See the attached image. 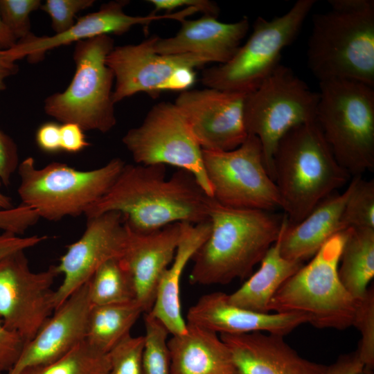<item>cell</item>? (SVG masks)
Segmentation results:
<instances>
[{
	"label": "cell",
	"mask_w": 374,
	"mask_h": 374,
	"mask_svg": "<svg viewBox=\"0 0 374 374\" xmlns=\"http://www.w3.org/2000/svg\"><path fill=\"white\" fill-rule=\"evenodd\" d=\"M122 142L136 164L170 165L186 170L213 198L203 150L175 103L161 102L154 105L141 125L127 132Z\"/></svg>",
	"instance_id": "8fae6325"
},
{
	"label": "cell",
	"mask_w": 374,
	"mask_h": 374,
	"mask_svg": "<svg viewBox=\"0 0 374 374\" xmlns=\"http://www.w3.org/2000/svg\"><path fill=\"white\" fill-rule=\"evenodd\" d=\"M344 232L338 274L345 288L358 300L374 277V229L350 227Z\"/></svg>",
	"instance_id": "4316f807"
},
{
	"label": "cell",
	"mask_w": 374,
	"mask_h": 374,
	"mask_svg": "<svg viewBox=\"0 0 374 374\" xmlns=\"http://www.w3.org/2000/svg\"><path fill=\"white\" fill-rule=\"evenodd\" d=\"M35 142L44 152L55 154L60 152V125L53 121L42 124L36 131Z\"/></svg>",
	"instance_id": "7bdbcfd3"
},
{
	"label": "cell",
	"mask_w": 374,
	"mask_h": 374,
	"mask_svg": "<svg viewBox=\"0 0 374 374\" xmlns=\"http://www.w3.org/2000/svg\"><path fill=\"white\" fill-rule=\"evenodd\" d=\"M280 235L262 259L259 269L240 288L228 294L230 303L256 312H269V303L275 293L303 265L281 255Z\"/></svg>",
	"instance_id": "484cf974"
},
{
	"label": "cell",
	"mask_w": 374,
	"mask_h": 374,
	"mask_svg": "<svg viewBox=\"0 0 374 374\" xmlns=\"http://www.w3.org/2000/svg\"><path fill=\"white\" fill-rule=\"evenodd\" d=\"M114 48L113 38L107 35L76 42L73 77L64 91L44 100L46 114L62 123H76L84 131L109 132L116 118L114 75L106 58Z\"/></svg>",
	"instance_id": "52a82bcc"
},
{
	"label": "cell",
	"mask_w": 374,
	"mask_h": 374,
	"mask_svg": "<svg viewBox=\"0 0 374 374\" xmlns=\"http://www.w3.org/2000/svg\"><path fill=\"white\" fill-rule=\"evenodd\" d=\"M41 6L39 0H0V17L17 41L31 33L30 15Z\"/></svg>",
	"instance_id": "e575fe53"
},
{
	"label": "cell",
	"mask_w": 374,
	"mask_h": 374,
	"mask_svg": "<svg viewBox=\"0 0 374 374\" xmlns=\"http://www.w3.org/2000/svg\"><path fill=\"white\" fill-rule=\"evenodd\" d=\"M154 10L152 12L157 14L159 11H166L170 13L172 11L188 7H196L200 10L204 15L217 17L220 9L217 4L208 0H149Z\"/></svg>",
	"instance_id": "ab89813d"
},
{
	"label": "cell",
	"mask_w": 374,
	"mask_h": 374,
	"mask_svg": "<svg viewBox=\"0 0 374 374\" xmlns=\"http://www.w3.org/2000/svg\"><path fill=\"white\" fill-rule=\"evenodd\" d=\"M127 227V242L121 258L132 277L135 300L146 313L152 308L162 274L174 258L183 222L150 233L135 232Z\"/></svg>",
	"instance_id": "d6986e66"
},
{
	"label": "cell",
	"mask_w": 374,
	"mask_h": 374,
	"mask_svg": "<svg viewBox=\"0 0 374 374\" xmlns=\"http://www.w3.org/2000/svg\"><path fill=\"white\" fill-rule=\"evenodd\" d=\"M203 163L213 199L219 204L268 211L281 208L277 186L267 172L256 136L248 135L232 150H203Z\"/></svg>",
	"instance_id": "7c38bea8"
},
{
	"label": "cell",
	"mask_w": 374,
	"mask_h": 374,
	"mask_svg": "<svg viewBox=\"0 0 374 374\" xmlns=\"http://www.w3.org/2000/svg\"><path fill=\"white\" fill-rule=\"evenodd\" d=\"M125 164L121 159L113 158L89 170L60 162L39 168L34 159L28 157L17 168L20 178L17 193L21 204L33 210L39 219L59 221L84 215L109 190Z\"/></svg>",
	"instance_id": "8992f818"
},
{
	"label": "cell",
	"mask_w": 374,
	"mask_h": 374,
	"mask_svg": "<svg viewBox=\"0 0 374 374\" xmlns=\"http://www.w3.org/2000/svg\"><path fill=\"white\" fill-rule=\"evenodd\" d=\"M59 275L55 266L35 272L24 251L0 260V319L25 344L32 339L55 311L51 287Z\"/></svg>",
	"instance_id": "5bb4252c"
},
{
	"label": "cell",
	"mask_w": 374,
	"mask_h": 374,
	"mask_svg": "<svg viewBox=\"0 0 374 374\" xmlns=\"http://www.w3.org/2000/svg\"><path fill=\"white\" fill-rule=\"evenodd\" d=\"M353 187L340 221L341 232L350 227L374 229V181L353 177Z\"/></svg>",
	"instance_id": "1f68e13d"
},
{
	"label": "cell",
	"mask_w": 374,
	"mask_h": 374,
	"mask_svg": "<svg viewBox=\"0 0 374 374\" xmlns=\"http://www.w3.org/2000/svg\"><path fill=\"white\" fill-rule=\"evenodd\" d=\"M94 2L93 0H46L40 8L49 15L55 34H60L75 24V17L79 12L92 6Z\"/></svg>",
	"instance_id": "d590c367"
},
{
	"label": "cell",
	"mask_w": 374,
	"mask_h": 374,
	"mask_svg": "<svg viewBox=\"0 0 374 374\" xmlns=\"http://www.w3.org/2000/svg\"><path fill=\"white\" fill-rule=\"evenodd\" d=\"M127 238L123 215L116 211L87 218L81 237L68 245L58 265H55L63 280L55 290V310L73 292L85 285L96 271L109 260L121 258Z\"/></svg>",
	"instance_id": "2e32d148"
},
{
	"label": "cell",
	"mask_w": 374,
	"mask_h": 374,
	"mask_svg": "<svg viewBox=\"0 0 374 374\" xmlns=\"http://www.w3.org/2000/svg\"><path fill=\"white\" fill-rule=\"evenodd\" d=\"M374 87L348 80L319 82L316 121L350 175L374 170Z\"/></svg>",
	"instance_id": "5b68a950"
},
{
	"label": "cell",
	"mask_w": 374,
	"mask_h": 374,
	"mask_svg": "<svg viewBox=\"0 0 374 374\" xmlns=\"http://www.w3.org/2000/svg\"><path fill=\"white\" fill-rule=\"evenodd\" d=\"M25 341L0 319V373L8 372L17 361Z\"/></svg>",
	"instance_id": "74e56055"
},
{
	"label": "cell",
	"mask_w": 374,
	"mask_h": 374,
	"mask_svg": "<svg viewBox=\"0 0 374 374\" xmlns=\"http://www.w3.org/2000/svg\"><path fill=\"white\" fill-rule=\"evenodd\" d=\"M168 346L171 374H240L227 346L209 330L187 323Z\"/></svg>",
	"instance_id": "d4e9b609"
},
{
	"label": "cell",
	"mask_w": 374,
	"mask_h": 374,
	"mask_svg": "<svg viewBox=\"0 0 374 374\" xmlns=\"http://www.w3.org/2000/svg\"><path fill=\"white\" fill-rule=\"evenodd\" d=\"M210 231L209 220L197 224L183 222L182 235L174 258L160 278L149 312L162 323L171 335H181L186 331L187 323L181 308L180 280L188 262L206 240Z\"/></svg>",
	"instance_id": "cb8c5ba5"
},
{
	"label": "cell",
	"mask_w": 374,
	"mask_h": 374,
	"mask_svg": "<svg viewBox=\"0 0 374 374\" xmlns=\"http://www.w3.org/2000/svg\"><path fill=\"white\" fill-rule=\"evenodd\" d=\"M186 323L220 335L264 332L284 337L308 320L297 313L248 310L230 303L227 294L213 292L202 296L189 308Z\"/></svg>",
	"instance_id": "ffe728a7"
},
{
	"label": "cell",
	"mask_w": 374,
	"mask_h": 374,
	"mask_svg": "<svg viewBox=\"0 0 374 374\" xmlns=\"http://www.w3.org/2000/svg\"><path fill=\"white\" fill-rule=\"evenodd\" d=\"M314 3L299 0L281 16L258 17L247 41L228 62L203 71L202 84L230 91L255 90L280 64L281 52L297 36Z\"/></svg>",
	"instance_id": "9c48e42d"
},
{
	"label": "cell",
	"mask_w": 374,
	"mask_h": 374,
	"mask_svg": "<svg viewBox=\"0 0 374 374\" xmlns=\"http://www.w3.org/2000/svg\"><path fill=\"white\" fill-rule=\"evenodd\" d=\"M284 217L274 211L225 206L212 199L211 231L192 258L190 283L225 285L250 276L277 240Z\"/></svg>",
	"instance_id": "7a4b0ae2"
},
{
	"label": "cell",
	"mask_w": 374,
	"mask_h": 374,
	"mask_svg": "<svg viewBox=\"0 0 374 374\" xmlns=\"http://www.w3.org/2000/svg\"><path fill=\"white\" fill-rule=\"evenodd\" d=\"M353 187L352 179L344 193H332L296 224L289 225L284 213L280 235L281 255L286 259L303 262L312 258L332 236L341 232V218Z\"/></svg>",
	"instance_id": "603a6c76"
},
{
	"label": "cell",
	"mask_w": 374,
	"mask_h": 374,
	"mask_svg": "<svg viewBox=\"0 0 374 374\" xmlns=\"http://www.w3.org/2000/svg\"><path fill=\"white\" fill-rule=\"evenodd\" d=\"M128 3L127 1H113L103 3L98 11L81 17L69 30L60 34L36 36L31 33L18 40L11 48L3 50V53L13 62L26 57L29 62L36 63L44 58L47 51L61 46L104 35H123L134 26H148L159 20L181 21L186 16L184 10L163 15L151 12L145 16H131L123 10Z\"/></svg>",
	"instance_id": "e0dca14e"
},
{
	"label": "cell",
	"mask_w": 374,
	"mask_h": 374,
	"mask_svg": "<svg viewBox=\"0 0 374 374\" xmlns=\"http://www.w3.org/2000/svg\"><path fill=\"white\" fill-rule=\"evenodd\" d=\"M39 217L31 208L20 204L8 209H0V230L22 235L35 225Z\"/></svg>",
	"instance_id": "8d00e7d4"
},
{
	"label": "cell",
	"mask_w": 374,
	"mask_h": 374,
	"mask_svg": "<svg viewBox=\"0 0 374 374\" xmlns=\"http://www.w3.org/2000/svg\"><path fill=\"white\" fill-rule=\"evenodd\" d=\"M17 42V39L0 17V49H10L13 47Z\"/></svg>",
	"instance_id": "7dc6e473"
},
{
	"label": "cell",
	"mask_w": 374,
	"mask_h": 374,
	"mask_svg": "<svg viewBox=\"0 0 374 374\" xmlns=\"http://www.w3.org/2000/svg\"><path fill=\"white\" fill-rule=\"evenodd\" d=\"M248 93L208 87L188 89L174 103L203 150L229 151L248 137L244 118Z\"/></svg>",
	"instance_id": "9a60e30c"
},
{
	"label": "cell",
	"mask_w": 374,
	"mask_h": 374,
	"mask_svg": "<svg viewBox=\"0 0 374 374\" xmlns=\"http://www.w3.org/2000/svg\"><path fill=\"white\" fill-rule=\"evenodd\" d=\"M344 232L332 236L275 293L269 311L297 313L317 328L344 330L352 326L357 300L341 282L338 267Z\"/></svg>",
	"instance_id": "277c9868"
},
{
	"label": "cell",
	"mask_w": 374,
	"mask_h": 374,
	"mask_svg": "<svg viewBox=\"0 0 374 374\" xmlns=\"http://www.w3.org/2000/svg\"><path fill=\"white\" fill-rule=\"evenodd\" d=\"M352 326L361 334L357 352L368 373L374 367V288L369 287L365 295L357 300Z\"/></svg>",
	"instance_id": "d6a6232c"
},
{
	"label": "cell",
	"mask_w": 374,
	"mask_h": 374,
	"mask_svg": "<svg viewBox=\"0 0 374 374\" xmlns=\"http://www.w3.org/2000/svg\"><path fill=\"white\" fill-rule=\"evenodd\" d=\"M143 310L139 303L129 302L91 306L85 341L96 350L108 353L124 338Z\"/></svg>",
	"instance_id": "83f0119b"
},
{
	"label": "cell",
	"mask_w": 374,
	"mask_h": 374,
	"mask_svg": "<svg viewBox=\"0 0 374 374\" xmlns=\"http://www.w3.org/2000/svg\"><path fill=\"white\" fill-rule=\"evenodd\" d=\"M152 35L138 44L114 47L106 64L114 75V104L144 92L156 98L164 91L188 90L195 82V68L209 62L199 55L157 53Z\"/></svg>",
	"instance_id": "4fadbf2b"
},
{
	"label": "cell",
	"mask_w": 374,
	"mask_h": 374,
	"mask_svg": "<svg viewBox=\"0 0 374 374\" xmlns=\"http://www.w3.org/2000/svg\"><path fill=\"white\" fill-rule=\"evenodd\" d=\"M84 130L74 123H64L60 125L61 151L75 154L82 151L89 145L86 139Z\"/></svg>",
	"instance_id": "b9f144b4"
},
{
	"label": "cell",
	"mask_w": 374,
	"mask_h": 374,
	"mask_svg": "<svg viewBox=\"0 0 374 374\" xmlns=\"http://www.w3.org/2000/svg\"><path fill=\"white\" fill-rule=\"evenodd\" d=\"M19 71V66L15 62L9 60L3 54V50L0 49V92L6 87V80Z\"/></svg>",
	"instance_id": "bcb514c9"
},
{
	"label": "cell",
	"mask_w": 374,
	"mask_h": 374,
	"mask_svg": "<svg viewBox=\"0 0 374 374\" xmlns=\"http://www.w3.org/2000/svg\"><path fill=\"white\" fill-rule=\"evenodd\" d=\"M332 10L341 13H359L374 10L373 0H330Z\"/></svg>",
	"instance_id": "f6af8a7d"
},
{
	"label": "cell",
	"mask_w": 374,
	"mask_h": 374,
	"mask_svg": "<svg viewBox=\"0 0 374 374\" xmlns=\"http://www.w3.org/2000/svg\"><path fill=\"white\" fill-rule=\"evenodd\" d=\"M91 306L87 283L60 305L36 335L25 344L7 374H21L48 364L84 341Z\"/></svg>",
	"instance_id": "ac0fdd59"
},
{
	"label": "cell",
	"mask_w": 374,
	"mask_h": 374,
	"mask_svg": "<svg viewBox=\"0 0 374 374\" xmlns=\"http://www.w3.org/2000/svg\"><path fill=\"white\" fill-rule=\"evenodd\" d=\"M0 374H1V373H0Z\"/></svg>",
	"instance_id": "681fc988"
},
{
	"label": "cell",
	"mask_w": 374,
	"mask_h": 374,
	"mask_svg": "<svg viewBox=\"0 0 374 374\" xmlns=\"http://www.w3.org/2000/svg\"><path fill=\"white\" fill-rule=\"evenodd\" d=\"M175 35L157 37L154 51L163 55L194 54L206 58L209 63L228 62L235 53L249 28L248 19L224 23L217 17L204 15L194 19H184Z\"/></svg>",
	"instance_id": "7402d4cb"
},
{
	"label": "cell",
	"mask_w": 374,
	"mask_h": 374,
	"mask_svg": "<svg viewBox=\"0 0 374 374\" xmlns=\"http://www.w3.org/2000/svg\"><path fill=\"white\" fill-rule=\"evenodd\" d=\"M109 368L108 353L96 350L84 340L59 359L21 374H109Z\"/></svg>",
	"instance_id": "f546056e"
},
{
	"label": "cell",
	"mask_w": 374,
	"mask_h": 374,
	"mask_svg": "<svg viewBox=\"0 0 374 374\" xmlns=\"http://www.w3.org/2000/svg\"><path fill=\"white\" fill-rule=\"evenodd\" d=\"M308 65L319 82L348 80L374 87V10L312 17Z\"/></svg>",
	"instance_id": "ba28073f"
},
{
	"label": "cell",
	"mask_w": 374,
	"mask_h": 374,
	"mask_svg": "<svg viewBox=\"0 0 374 374\" xmlns=\"http://www.w3.org/2000/svg\"><path fill=\"white\" fill-rule=\"evenodd\" d=\"M144 337L129 335L109 353V374H143Z\"/></svg>",
	"instance_id": "836d02e7"
},
{
	"label": "cell",
	"mask_w": 374,
	"mask_h": 374,
	"mask_svg": "<svg viewBox=\"0 0 374 374\" xmlns=\"http://www.w3.org/2000/svg\"><path fill=\"white\" fill-rule=\"evenodd\" d=\"M91 305L129 302L136 299L132 277L121 258L103 263L87 283Z\"/></svg>",
	"instance_id": "f1b7e54d"
},
{
	"label": "cell",
	"mask_w": 374,
	"mask_h": 374,
	"mask_svg": "<svg viewBox=\"0 0 374 374\" xmlns=\"http://www.w3.org/2000/svg\"><path fill=\"white\" fill-rule=\"evenodd\" d=\"M2 185V183L0 180V188ZM13 207L12 204L11 198L3 193L0 190V209H8Z\"/></svg>",
	"instance_id": "c3c4849f"
},
{
	"label": "cell",
	"mask_w": 374,
	"mask_h": 374,
	"mask_svg": "<svg viewBox=\"0 0 374 374\" xmlns=\"http://www.w3.org/2000/svg\"><path fill=\"white\" fill-rule=\"evenodd\" d=\"M274 181L288 224L304 219L350 175L337 161L317 121L290 130L273 157Z\"/></svg>",
	"instance_id": "3957f363"
},
{
	"label": "cell",
	"mask_w": 374,
	"mask_h": 374,
	"mask_svg": "<svg viewBox=\"0 0 374 374\" xmlns=\"http://www.w3.org/2000/svg\"><path fill=\"white\" fill-rule=\"evenodd\" d=\"M322 374H373L368 373L356 351L341 355L332 364L325 366Z\"/></svg>",
	"instance_id": "ee69618b"
},
{
	"label": "cell",
	"mask_w": 374,
	"mask_h": 374,
	"mask_svg": "<svg viewBox=\"0 0 374 374\" xmlns=\"http://www.w3.org/2000/svg\"><path fill=\"white\" fill-rule=\"evenodd\" d=\"M319 98V92L282 64L247 94L245 127L248 135L260 141L266 169L273 180V157L278 142L292 128L316 121Z\"/></svg>",
	"instance_id": "30bf717a"
},
{
	"label": "cell",
	"mask_w": 374,
	"mask_h": 374,
	"mask_svg": "<svg viewBox=\"0 0 374 374\" xmlns=\"http://www.w3.org/2000/svg\"><path fill=\"white\" fill-rule=\"evenodd\" d=\"M220 337L240 374H322L325 368L301 357L281 335L253 332Z\"/></svg>",
	"instance_id": "44dd1931"
},
{
	"label": "cell",
	"mask_w": 374,
	"mask_h": 374,
	"mask_svg": "<svg viewBox=\"0 0 374 374\" xmlns=\"http://www.w3.org/2000/svg\"><path fill=\"white\" fill-rule=\"evenodd\" d=\"M144 323L143 374H171L168 330L150 312L144 313Z\"/></svg>",
	"instance_id": "4dcf8cb0"
},
{
	"label": "cell",
	"mask_w": 374,
	"mask_h": 374,
	"mask_svg": "<svg viewBox=\"0 0 374 374\" xmlns=\"http://www.w3.org/2000/svg\"><path fill=\"white\" fill-rule=\"evenodd\" d=\"M19 154L14 141L0 130V180L8 186L14 172L19 166Z\"/></svg>",
	"instance_id": "f35d334b"
},
{
	"label": "cell",
	"mask_w": 374,
	"mask_h": 374,
	"mask_svg": "<svg viewBox=\"0 0 374 374\" xmlns=\"http://www.w3.org/2000/svg\"><path fill=\"white\" fill-rule=\"evenodd\" d=\"M166 166L125 164L109 190L84 213H121L126 225L150 233L173 224L209 220V197L190 172L178 169L168 178Z\"/></svg>",
	"instance_id": "6da1fadb"
},
{
	"label": "cell",
	"mask_w": 374,
	"mask_h": 374,
	"mask_svg": "<svg viewBox=\"0 0 374 374\" xmlns=\"http://www.w3.org/2000/svg\"><path fill=\"white\" fill-rule=\"evenodd\" d=\"M46 239V235L21 236L3 232L0 233V260L14 253L33 247Z\"/></svg>",
	"instance_id": "60d3db41"
}]
</instances>
